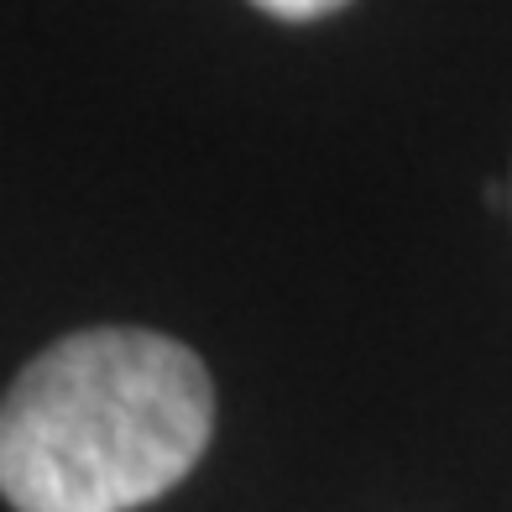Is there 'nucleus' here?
I'll list each match as a JSON object with an SVG mask.
<instances>
[{"instance_id":"f257e3e1","label":"nucleus","mask_w":512,"mask_h":512,"mask_svg":"<svg viewBox=\"0 0 512 512\" xmlns=\"http://www.w3.org/2000/svg\"><path fill=\"white\" fill-rule=\"evenodd\" d=\"M215 429L204 361L152 330L48 345L0 403V497L16 512H131L173 492Z\"/></svg>"},{"instance_id":"f03ea898","label":"nucleus","mask_w":512,"mask_h":512,"mask_svg":"<svg viewBox=\"0 0 512 512\" xmlns=\"http://www.w3.org/2000/svg\"><path fill=\"white\" fill-rule=\"evenodd\" d=\"M256 6L272 11V16H288V21H309V16H324V11L345 6V0H256Z\"/></svg>"}]
</instances>
